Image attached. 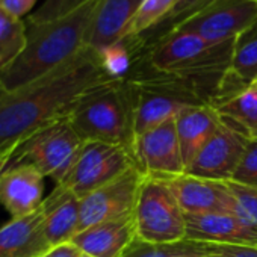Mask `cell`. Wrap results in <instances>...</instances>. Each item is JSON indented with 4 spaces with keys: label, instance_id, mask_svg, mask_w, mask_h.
Returning a JSON list of instances; mask_svg holds the SVG:
<instances>
[{
    "label": "cell",
    "instance_id": "obj_30",
    "mask_svg": "<svg viewBox=\"0 0 257 257\" xmlns=\"http://www.w3.org/2000/svg\"><path fill=\"white\" fill-rule=\"evenodd\" d=\"M201 249L212 257H257V245H222L198 242Z\"/></svg>",
    "mask_w": 257,
    "mask_h": 257
},
{
    "label": "cell",
    "instance_id": "obj_31",
    "mask_svg": "<svg viewBox=\"0 0 257 257\" xmlns=\"http://www.w3.org/2000/svg\"><path fill=\"white\" fill-rule=\"evenodd\" d=\"M38 0H2V10L16 19H23L37 5Z\"/></svg>",
    "mask_w": 257,
    "mask_h": 257
},
{
    "label": "cell",
    "instance_id": "obj_1",
    "mask_svg": "<svg viewBox=\"0 0 257 257\" xmlns=\"http://www.w3.org/2000/svg\"><path fill=\"white\" fill-rule=\"evenodd\" d=\"M107 80L97 52L86 47L46 77L0 94V149L20 144L44 125L67 116L86 91Z\"/></svg>",
    "mask_w": 257,
    "mask_h": 257
},
{
    "label": "cell",
    "instance_id": "obj_37",
    "mask_svg": "<svg viewBox=\"0 0 257 257\" xmlns=\"http://www.w3.org/2000/svg\"><path fill=\"white\" fill-rule=\"evenodd\" d=\"M251 2H254V4H257V0H251Z\"/></svg>",
    "mask_w": 257,
    "mask_h": 257
},
{
    "label": "cell",
    "instance_id": "obj_29",
    "mask_svg": "<svg viewBox=\"0 0 257 257\" xmlns=\"http://www.w3.org/2000/svg\"><path fill=\"white\" fill-rule=\"evenodd\" d=\"M188 245V240L173 243V245H158L149 243L141 239H135L121 257H173L174 254L183 251Z\"/></svg>",
    "mask_w": 257,
    "mask_h": 257
},
{
    "label": "cell",
    "instance_id": "obj_36",
    "mask_svg": "<svg viewBox=\"0 0 257 257\" xmlns=\"http://www.w3.org/2000/svg\"><path fill=\"white\" fill-rule=\"evenodd\" d=\"M0 11H2V0H0Z\"/></svg>",
    "mask_w": 257,
    "mask_h": 257
},
{
    "label": "cell",
    "instance_id": "obj_4",
    "mask_svg": "<svg viewBox=\"0 0 257 257\" xmlns=\"http://www.w3.org/2000/svg\"><path fill=\"white\" fill-rule=\"evenodd\" d=\"M233 41L212 43L194 34L176 32L149 47L144 56L153 71L197 83L206 77L222 79L230 67Z\"/></svg>",
    "mask_w": 257,
    "mask_h": 257
},
{
    "label": "cell",
    "instance_id": "obj_20",
    "mask_svg": "<svg viewBox=\"0 0 257 257\" xmlns=\"http://www.w3.org/2000/svg\"><path fill=\"white\" fill-rule=\"evenodd\" d=\"M219 119L245 137L257 138V86L251 85L231 98L213 106Z\"/></svg>",
    "mask_w": 257,
    "mask_h": 257
},
{
    "label": "cell",
    "instance_id": "obj_14",
    "mask_svg": "<svg viewBox=\"0 0 257 257\" xmlns=\"http://www.w3.org/2000/svg\"><path fill=\"white\" fill-rule=\"evenodd\" d=\"M186 240L222 245H257V227L231 213L185 215Z\"/></svg>",
    "mask_w": 257,
    "mask_h": 257
},
{
    "label": "cell",
    "instance_id": "obj_23",
    "mask_svg": "<svg viewBox=\"0 0 257 257\" xmlns=\"http://www.w3.org/2000/svg\"><path fill=\"white\" fill-rule=\"evenodd\" d=\"M28 40V26L23 20L0 11V73L23 52Z\"/></svg>",
    "mask_w": 257,
    "mask_h": 257
},
{
    "label": "cell",
    "instance_id": "obj_17",
    "mask_svg": "<svg viewBox=\"0 0 257 257\" xmlns=\"http://www.w3.org/2000/svg\"><path fill=\"white\" fill-rule=\"evenodd\" d=\"M143 0H98L88 35V47L100 52L125 38Z\"/></svg>",
    "mask_w": 257,
    "mask_h": 257
},
{
    "label": "cell",
    "instance_id": "obj_19",
    "mask_svg": "<svg viewBox=\"0 0 257 257\" xmlns=\"http://www.w3.org/2000/svg\"><path fill=\"white\" fill-rule=\"evenodd\" d=\"M221 119L209 104L189 106L176 118V131L180 144L185 171L195 159L203 146L210 140Z\"/></svg>",
    "mask_w": 257,
    "mask_h": 257
},
{
    "label": "cell",
    "instance_id": "obj_13",
    "mask_svg": "<svg viewBox=\"0 0 257 257\" xmlns=\"http://www.w3.org/2000/svg\"><path fill=\"white\" fill-rule=\"evenodd\" d=\"M44 201V176L28 164H11L0 174V204L22 218L37 212Z\"/></svg>",
    "mask_w": 257,
    "mask_h": 257
},
{
    "label": "cell",
    "instance_id": "obj_28",
    "mask_svg": "<svg viewBox=\"0 0 257 257\" xmlns=\"http://www.w3.org/2000/svg\"><path fill=\"white\" fill-rule=\"evenodd\" d=\"M231 182L257 189V138L248 141Z\"/></svg>",
    "mask_w": 257,
    "mask_h": 257
},
{
    "label": "cell",
    "instance_id": "obj_16",
    "mask_svg": "<svg viewBox=\"0 0 257 257\" xmlns=\"http://www.w3.org/2000/svg\"><path fill=\"white\" fill-rule=\"evenodd\" d=\"M43 228L50 246L71 242L79 231L80 198L68 188L56 185L41 204Z\"/></svg>",
    "mask_w": 257,
    "mask_h": 257
},
{
    "label": "cell",
    "instance_id": "obj_26",
    "mask_svg": "<svg viewBox=\"0 0 257 257\" xmlns=\"http://www.w3.org/2000/svg\"><path fill=\"white\" fill-rule=\"evenodd\" d=\"M225 185L236 201L234 216L252 227H257V189L231 180L225 182Z\"/></svg>",
    "mask_w": 257,
    "mask_h": 257
},
{
    "label": "cell",
    "instance_id": "obj_32",
    "mask_svg": "<svg viewBox=\"0 0 257 257\" xmlns=\"http://www.w3.org/2000/svg\"><path fill=\"white\" fill-rule=\"evenodd\" d=\"M80 255H82L80 249L73 242H65V243H61V245L50 246L40 257H80Z\"/></svg>",
    "mask_w": 257,
    "mask_h": 257
},
{
    "label": "cell",
    "instance_id": "obj_11",
    "mask_svg": "<svg viewBox=\"0 0 257 257\" xmlns=\"http://www.w3.org/2000/svg\"><path fill=\"white\" fill-rule=\"evenodd\" d=\"M138 168L153 177L179 176L185 173L176 118L135 138L132 146Z\"/></svg>",
    "mask_w": 257,
    "mask_h": 257
},
{
    "label": "cell",
    "instance_id": "obj_12",
    "mask_svg": "<svg viewBox=\"0 0 257 257\" xmlns=\"http://www.w3.org/2000/svg\"><path fill=\"white\" fill-rule=\"evenodd\" d=\"M159 179L168 185L185 215L234 213L236 201L225 182L207 180L186 173Z\"/></svg>",
    "mask_w": 257,
    "mask_h": 257
},
{
    "label": "cell",
    "instance_id": "obj_6",
    "mask_svg": "<svg viewBox=\"0 0 257 257\" xmlns=\"http://www.w3.org/2000/svg\"><path fill=\"white\" fill-rule=\"evenodd\" d=\"M137 237L158 245L186 240V219L168 185L153 176H144L134 210Z\"/></svg>",
    "mask_w": 257,
    "mask_h": 257
},
{
    "label": "cell",
    "instance_id": "obj_21",
    "mask_svg": "<svg viewBox=\"0 0 257 257\" xmlns=\"http://www.w3.org/2000/svg\"><path fill=\"white\" fill-rule=\"evenodd\" d=\"M228 73L245 86L257 79V22L234 38Z\"/></svg>",
    "mask_w": 257,
    "mask_h": 257
},
{
    "label": "cell",
    "instance_id": "obj_2",
    "mask_svg": "<svg viewBox=\"0 0 257 257\" xmlns=\"http://www.w3.org/2000/svg\"><path fill=\"white\" fill-rule=\"evenodd\" d=\"M97 4L98 0H89L64 17L26 23V46L0 73V94L17 91L46 77L85 50Z\"/></svg>",
    "mask_w": 257,
    "mask_h": 257
},
{
    "label": "cell",
    "instance_id": "obj_24",
    "mask_svg": "<svg viewBox=\"0 0 257 257\" xmlns=\"http://www.w3.org/2000/svg\"><path fill=\"white\" fill-rule=\"evenodd\" d=\"M179 0H143L134 20L131 22L124 40H135L155 29L176 8Z\"/></svg>",
    "mask_w": 257,
    "mask_h": 257
},
{
    "label": "cell",
    "instance_id": "obj_8",
    "mask_svg": "<svg viewBox=\"0 0 257 257\" xmlns=\"http://www.w3.org/2000/svg\"><path fill=\"white\" fill-rule=\"evenodd\" d=\"M255 22L257 4L251 0H213L177 23L167 35L188 32L212 43H224L234 40Z\"/></svg>",
    "mask_w": 257,
    "mask_h": 257
},
{
    "label": "cell",
    "instance_id": "obj_22",
    "mask_svg": "<svg viewBox=\"0 0 257 257\" xmlns=\"http://www.w3.org/2000/svg\"><path fill=\"white\" fill-rule=\"evenodd\" d=\"M210 2H213V0H179L176 8L171 11V14L164 22H161L155 29L149 31L147 34H144L140 38L125 40V41L128 44H132V49L135 50L137 56L141 55V53L144 55L149 47H152L153 44H156L161 38H164L177 23L183 22L185 19H188L189 16H192L198 10L204 8Z\"/></svg>",
    "mask_w": 257,
    "mask_h": 257
},
{
    "label": "cell",
    "instance_id": "obj_5",
    "mask_svg": "<svg viewBox=\"0 0 257 257\" xmlns=\"http://www.w3.org/2000/svg\"><path fill=\"white\" fill-rule=\"evenodd\" d=\"M83 144L85 141L64 116L23 140L11 164L32 165L44 177H50L59 185L74 167Z\"/></svg>",
    "mask_w": 257,
    "mask_h": 257
},
{
    "label": "cell",
    "instance_id": "obj_33",
    "mask_svg": "<svg viewBox=\"0 0 257 257\" xmlns=\"http://www.w3.org/2000/svg\"><path fill=\"white\" fill-rule=\"evenodd\" d=\"M17 147H19V144L10 146V147H5V149H0V174H2L10 167Z\"/></svg>",
    "mask_w": 257,
    "mask_h": 257
},
{
    "label": "cell",
    "instance_id": "obj_38",
    "mask_svg": "<svg viewBox=\"0 0 257 257\" xmlns=\"http://www.w3.org/2000/svg\"><path fill=\"white\" fill-rule=\"evenodd\" d=\"M209 257H212V255H209Z\"/></svg>",
    "mask_w": 257,
    "mask_h": 257
},
{
    "label": "cell",
    "instance_id": "obj_15",
    "mask_svg": "<svg viewBox=\"0 0 257 257\" xmlns=\"http://www.w3.org/2000/svg\"><path fill=\"white\" fill-rule=\"evenodd\" d=\"M137 239L134 215L95 224L79 231L71 242L82 254L92 257H121Z\"/></svg>",
    "mask_w": 257,
    "mask_h": 257
},
{
    "label": "cell",
    "instance_id": "obj_7",
    "mask_svg": "<svg viewBox=\"0 0 257 257\" xmlns=\"http://www.w3.org/2000/svg\"><path fill=\"white\" fill-rule=\"evenodd\" d=\"M135 167L138 165L131 149L100 141H86L74 167L59 185L68 188L76 197L83 198Z\"/></svg>",
    "mask_w": 257,
    "mask_h": 257
},
{
    "label": "cell",
    "instance_id": "obj_3",
    "mask_svg": "<svg viewBox=\"0 0 257 257\" xmlns=\"http://www.w3.org/2000/svg\"><path fill=\"white\" fill-rule=\"evenodd\" d=\"M68 122L86 141L131 149L134 146L135 98L127 80H107L86 91L67 113Z\"/></svg>",
    "mask_w": 257,
    "mask_h": 257
},
{
    "label": "cell",
    "instance_id": "obj_25",
    "mask_svg": "<svg viewBox=\"0 0 257 257\" xmlns=\"http://www.w3.org/2000/svg\"><path fill=\"white\" fill-rule=\"evenodd\" d=\"M100 65L110 80H125L135 68V52L127 41L115 43L97 52Z\"/></svg>",
    "mask_w": 257,
    "mask_h": 257
},
{
    "label": "cell",
    "instance_id": "obj_10",
    "mask_svg": "<svg viewBox=\"0 0 257 257\" xmlns=\"http://www.w3.org/2000/svg\"><path fill=\"white\" fill-rule=\"evenodd\" d=\"M248 141V137L221 121L185 173L207 180L228 182L239 165Z\"/></svg>",
    "mask_w": 257,
    "mask_h": 257
},
{
    "label": "cell",
    "instance_id": "obj_27",
    "mask_svg": "<svg viewBox=\"0 0 257 257\" xmlns=\"http://www.w3.org/2000/svg\"><path fill=\"white\" fill-rule=\"evenodd\" d=\"M86 2H89V0H44L35 11H32V14H29L26 23H43L64 17L76 11Z\"/></svg>",
    "mask_w": 257,
    "mask_h": 257
},
{
    "label": "cell",
    "instance_id": "obj_18",
    "mask_svg": "<svg viewBox=\"0 0 257 257\" xmlns=\"http://www.w3.org/2000/svg\"><path fill=\"white\" fill-rule=\"evenodd\" d=\"M49 248L41 207L31 215L11 218L0 227V257H40Z\"/></svg>",
    "mask_w": 257,
    "mask_h": 257
},
{
    "label": "cell",
    "instance_id": "obj_9",
    "mask_svg": "<svg viewBox=\"0 0 257 257\" xmlns=\"http://www.w3.org/2000/svg\"><path fill=\"white\" fill-rule=\"evenodd\" d=\"M144 176L146 174L135 167L80 198L79 231L95 224L132 216Z\"/></svg>",
    "mask_w": 257,
    "mask_h": 257
},
{
    "label": "cell",
    "instance_id": "obj_34",
    "mask_svg": "<svg viewBox=\"0 0 257 257\" xmlns=\"http://www.w3.org/2000/svg\"><path fill=\"white\" fill-rule=\"evenodd\" d=\"M80 257H92V255H86V254H82Z\"/></svg>",
    "mask_w": 257,
    "mask_h": 257
},
{
    "label": "cell",
    "instance_id": "obj_35",
    "mask_svg": "<svg viewBox=\"0 0 257 257\" xmlns=\"http://www.w3.org/2000/svg\"><path fill=\"white\" fill-rule=\"evenodd\" d=\"M252 85H254V86H257V79L254 80V83H252Z\"/></svg>",
    "mask_w": 257,
    "mask_h": 257
}]
</instances>
